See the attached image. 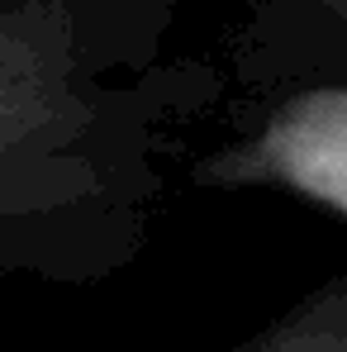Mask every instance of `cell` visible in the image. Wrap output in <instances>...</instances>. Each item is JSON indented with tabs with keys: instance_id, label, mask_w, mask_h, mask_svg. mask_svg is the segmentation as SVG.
<instances>
[{
	"instance_id": "4",
	"label": "cell",
	"mask_w": 347,
	"mask_h": 352,
	"mask_svg": "<svg viewBox=\"0 0 347 352\" xmlns=\"http://www.w3.org/2000/svg\"><path fill=\"white\" fill-rule=\"evenodd\" d=\"M229 352H347V267L324 276Z\"/></svg>"
},
{
	"instance_id": "3",
	"label": "cell",
	"mask_w": 347,
	"mask_h": 352,
	"mask_svg": "<svg viewBox=\"0 0 347 352\" xmlns=\"http://www.w3.org/2000/svg\"><path fill=\"white\" fill-rule=\"evenodd\" d=\"M233 76L252 91L347 86V0H238ZM229 76V81H233Z\"/></svg>"
},
{
	"instance_id": "1",
	"label": "cell",
	"mask_w": 347,
	"mask_h": 352,
	"mask_svg": "<svg viewBox=\"0 0 347 352\" xmlns=\"http://www.w3.org/2000/svg\"><path fill=\"white\" fill-rule=\"evenodd\" d=\"M181 0H0V276L105 281L153 243L229 72L167 53Z\"/></svg>"
},
{
	"instance_id": "2",
	"label": "cell",
	"mask_w": 347,
	"mask_h": 352,
	"mask_svg": "<svg viewBox=\"0 0 347 352\" xmlns=\"http://www.w3.org/2000/svg\"><path fill=\"white\" fill-rule=\"evenodd\" d=\"M200 190H271L347 219V86H300L186 162Z\"/></svg>"
}]
</instances>
